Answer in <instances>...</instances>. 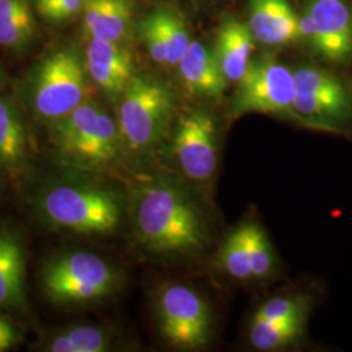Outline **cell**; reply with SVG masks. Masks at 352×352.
I'll list each match as a JSON object with an SVG mask.
<instances>
[{"mask_svg": "<svg viewBox=\"0 0 352 352\" xmlns=\"http://www.w3.org/2000/svg\"><path fill=\"white\" fill-rule=\"evenodd\" d=\"M132 223L140 244L154 254L190 253L206 243L200 209L184 189L164 179L136 190Z\"/></svg>", "mask_w": 352, "mask_h": 352, "instance_id": "cell-1", "label": "cell"}, {"mask_svg": "<svg viewBox=\"0 0 352 352\" xmlns=\"http://www.w3.org/2000/svg\"><path fill=\"white\" fill-rule=\"evenodd\" d=\"M32 202L38 219L62 232L97 236L113 232L120 223L122 208L116 195L81 177L47 182L37 189Z\"/></svg>", "mask_w": 352, "mask_h": 352, "instance_id": "cell-2", "label": "cell"}, {"mask_svg": "<svg viewBox=\"0 0 352 352\" xmlns=\"http://www.w3.org/2000/svg\"><path fill=\"white\" fill-rule=\"evenodd\" d=\"M50 128L54 151L64 164L77 170L94 171L113 166L124 149L119 126L94 102H82Z\"/></svg>", "mask_w": 352, "mask_h": 352, "instance_id": "cell-3", "label": "cell"}, {"mask_svg": "<svg viewBox=\"0 0 352 352\" xmlns=\"http://www.w3.org/2000/svg\"><path fill=\"white\" fill-rule=\"evenodd\" d=\"M120 274L98 254L68 251L50 257L39 272V286L49 302L75 307L100 302L118 289Z\"/></svg>", "mask_w": 352, "mask_h": 352, "instance_id": "cell-4", "label": "cell"}, {"mask_svg": "<svg viewBox=\"0 0 352 352\" xmlns=\"http://www.w3.org/2000/svg\"><path fill=\"white\" fill-rule=\"evenodd\" d=\"M88 69L75 49H60L38 64L28 101L38 120L52 124L87 101Z\"/></svg>", "mask_w": 352, "mask_h": 352, "instance_id": "cell-5", "label": "cell"}, {"mask_svg": "<svg viewBox=\"0 0 352 352\" xmlns=\"http://www.w3.org/2000/svg\"><path fill=\"white\" fill-rule=\"evenodd\" d=\"M174 96L161 80L135 75L119 98L118 126L124 148L148 153L166 133L174 113Z\"/></svg>", "mask_w": 352, "mask_h": 352, "instance_id": "cell-6", "label": "cell"}, {"mask_svg": "<svg viewBox=\"0 0 352 352\" xmlns=\"http://www.w3.org/2000/svg\"><path fill=\"white\" fill-rule=\"evenodd\" d=\"M158 330L177 350L204 349L212 337V314L201 295L184 285H167L155 300Z\"/></svg>", "mask_w": 352, "mask_h": 352, "instance_id": "cell-7", "label": "cell"}, {"mask_svg": "<svg viewBox=\"0 0 352 352\" xmlns=\"http://www.w3.org/2000/svg\"><path fill=\"white\" fill-rule=\"evenodd\" d=\"M295 96V75L274 58L261 56L251 60L238 81L232 113H272L299 120L294 109Z\"/></svg>", "mask_w": 352, "mask_h": 352, "instance_id": "cell-8", "label": "cell"}, {"mask_svg": "<svg viewBox=\"0 0 352 352\" xmlns=\"http://www.w3.org/2000/svg\"><path fill=\"white\" fill-rule=\"evenodd\" d=\"M295 113L307 126L334 129L352 113V102L340 78L325 69L302 67L294 72Z\"/></svg>", "mask_w": 352, "mask_h": 352, "instance_id": "cell-9", "label": "cell"}, {"mask_svg": "<svg viewBox=\"0 0 352 352\" xmlns=\"http://www.w3.org/2000/svg\"><path fill=\"white\" fill-rule=\"evenodd\" d=\"M173 151L182 171L196 182L209 180L217 168V129L213 118L190 111L179 118Z\"/></svg>", "mask_w": 352, "mask_h": 352, "instance_id": "cell-10", "label": "cell"}, {"mask_svg": "<svg viewBox=\"0 0 352 352\" xmlns=\"http://www.w3.org/2000/svg\"><path fill=\"white\" fill-rule=\"evenodd\" d=\"M314 19V50L331 62H342L352 52V16L343 0H309L305 8Z\"/></svg>", "mask_w": 352, "mask_h": 352, "instance_id": "cell-11", "label": "cell"}, {"mask_svg": "<svg viewBox=\"0 0 352 352\" xmlns=\"http://www.w3.org/2000/svg\"><path fill=\"white\" fill-rule=\"evenodd\" d=\"M85 64L90 78L113 100H119L135 76L133 58L119 43L89 39Z\"/></svg>", "mask_w": 352, "mask_h": 352, "instance_id": "cell-12", "label": "cell"}, {"mask_svg": "<svg viewBox=\"0 0 352 352\" xmlns=\"http://www.w3.org/2000/svg\"><path fill=\"white\" fill-rule=\"evenodd\" d=\"M26 251L20 234L0 227V311L21 312L26 308Z\"/></svg>", "mask_w": 352, "mask_h": 352, "instance_id": "cell-13", "label": "cell"}, {"mask_svg": "<svg viewBox=\"0 0 352 352\" xmlns=\"http://www.w3.org/2000/svg\"><path fill=\"white\" fill-rule=\"evenodd\" d=\"M248 28L256 41L283 46L300 39L299 16L289 0H251Z\"/></svg>", "mask_w": 352, "mask_h": 352, "instance_id": "cell-14", "label": "cell"}, {"mask_svg": "<svg viewBox=\"0 0 352 352\" xmlns=\"http://www.w3.org/2000/svg\"><path fill=\"white\" fill-rule=\"evenodd\" d=\"M177 65L182 81L192 94L213 100L223 96L228 80L223 75L214 51L209 50L200 41L189 43Z\"/></svg>", "mask_w": 352, "mask_h": 352, "instance_id": "cell-15", "label": "cell"}, {"mask_svg": "<svg viewBox=\"0 0 352 352\" xmlns=\"http://www.w3.org/2000/svg\"><path fill=\"white\" fill-rule=\"evenodd\" d=\"M254 37L247 24L228 17L219 28L214 55L228 81L238 82L251 63Z\"/></svg>", "mask_w": 352, "mask_h": 352, "instance_id": "cell-16", "label": "cell"}, {"mask_svg": "<svg viewBox=\"0 0 352 352\" xmlns=\"http://www.w3.org/2000/svg\"><path fill=\"white\" fill-rule=\"evenodd\" d=\"M84 33L90 38L119 43L132 20L126 0H84Z\"/></svg>", "mask_w": 352, "mask_h": 352, "instance_id": "cell-17", "label": "cell"}, {"mask_svg": "<svg viewBox=\"0 0 352 352\" xmlns=\"http://www.w3.org/2000/svg\"><path fill=\"white\" fill-rule=\"evenodd\" d=\"M28 135L23 116L16 104L0 97V168L19 176L28 161Z\"/></svg>", "mask_w": 352, "mask_h": 352, "instance_id": "cell-18", "label": "cell"}, {"mask_svg": "<svg viewBox=\"0 0 352 352\" xmlns=\"http://www.w3.org/2000/svg\"><path fill=\"white\" fill-rule=\"evenodd\" d=\"M36 37V20L29 0H0V46L28 49Z\"/></svg>", "mask_w": 352, "mask_h": 352, "instance_id": "cell-19", "label": "cell"}, {"mask_svg": "<svg viewBox=\"0 0 352 352\" xmlns=\"http://www.w3.org/2000/svg\"><path fill=\"white\" fill-rule=\"evenodd\" d=\"M111 346L110 334L94 325H71L49 336L42 344L43 351L103 352Z\"/></svg>", "mask_w": 352, "mask_h": 352, "instance_id": "cell-20", "label": "cell"}, {"mask_svg": "<svg viewBox=\"0 0 352 352\" xmlns=\"http://www.w3.org/2000/svg\"><path fill=\"white\" fill-rule=\"evenodd\" d=\"M305 320H252L250 340L257 350L285 347L302 336Z\"/></svg>", "mask_w": 352, "mask_h": 352, "instance_id": "cell-21", "label": "cell"}, {"mask_svg": "<svg viewBox=\"0 0 352 352\" xmlns=\"http://www.w3.org/2000/svg\"><path fill=\"white\" fill-rule=\"evenodd\" d=\"M219 261L227 274L232 278L241 280L252 277L245 223L227 235L219 252Z\"/></svg>", "mask_w": 352, "mask_h": 352, "instance_id": "cell-22", "label": "cell"}, {"mask_svg": "<svg viewBox=\"0 0 352 352\" xmlns=\"http://www.w3.org/2000/svg\"><path fill=\"white\" fill-rule=\"evenodd\" d=\"M167 46V64L177 65L188 49L189 37L183 20L168 10H155Z\"/></svg>", "mask_w": 352, "mask_h": 352, "instance_id": "cell-23", "label": "cell"}, {"mask_svg": "<svg viewBox=\"0 0 352 352\" xmlns=\"http://www.w3.org/2000/svg\"><path fill=\"white\" fill-rule=\"evenodd\" d=\"M245 232L251 258L252 277H267L272 273L274 258L266 232L260 225L252 222L245 223Z\"/></svg>", "mask_w": 352, "mask_h": 352, "instance_id": "cell-24", "label": "cell"}, {"mask_svg": "<svg viewBox=\"0 0 352 352\" xmlns=\"http://www.w3.org/2000/svg\"><path fill=\"white\" fill-rule=\"evenodd\" d=\"M307 302L302 298H274L264 302L253 316L258 320H305Z\"/></svg>", "mask_w": 352, "mask_h": 352, "instance_id": "cell-25", "label": "cell"}, {"mask_svg": "<svg viewBox=\"0 0 352 352\" xmlns=\"http://www.w3.org/2000/svg\"><path fill=\"white\" fill-rule=\"evenodd\" d=\"M140 34L151 59L155 63L167 64V46L155 12L151 13L141 21Z\"/></svg>", "mask_w": 352, "mask_h": 352, "instance_id": "cell-26", "label": "cell"}, {"mask_svg": "<svg viewBox=\"0 0 352 352\" xmlns=\"http://www.w3.org/2000/svg\"><path fill=\"white\" fill-rule=\"evenodd\" d=\"M84 0H34L36 11L51 23L71 19L82 10Z\"/></svg>", "mask_w": 352, "mask_h": 352, "instance_id": "cell-27", "label": "cell"}, {"mask_svg": "<svg viewBox=\"0 0 352 352\" xmlns=\"http://www.w3.org/2000/svg\"><path fill=\"white\" fill-rule=\"evenodd\" d=\"M20 337V330L0 311V352L11 350Z\"/></svg>", "mask_w": 352, "mask_h": 352, "instance_id": "cell-28", "label": "cell"}, {"mask_svg": "<svg viewBox=\"0 0 352 352\" xmlns=\"http://www.w3.org/2000/svg\"><path fill=\"white\" fill-rule=\"evenodd\" d=\"M299 33L300 38H304L311 47H314L316 41V26L312 16L305 10L302 16H299Z\"/></svg>", "mask_w": 352, "mask_h": 352, "instance_id": "cell-29", "label": "cell"}, {"mask_svg": "<svg viewBox=\"0 0 352 352\" xmlns=\"http://www.w3.org/2000/svg\"><path fill=\"white\" fill-rule=\"evenodd\" d=\"M3 77H4V74H3V68H1V64H0V85H1V81H3Z\"/></svg>", "mask_w": 352, "mask_h": 352, "instance_id": "cell-30", "label": "cell"}]
</instances>
